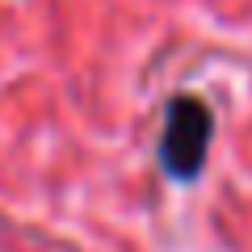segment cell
I'll return each instance as SVG.
<instances>
[{"mask_svg":"<svg viewBox=\"0 0 252 252\" xmlns=\"http://www.w3.org/2000/svg\"><path fill=\"white\" fill-rule=\"evenodd\" d=\"M210 109L198 97H177L164 114V135H160V164L168 177L193 181L202 172V160L210 152Z\"/></svg>","mask_w":252,"mask_h":252,"instance_id":"1","label":"cell"}]
</instances>
